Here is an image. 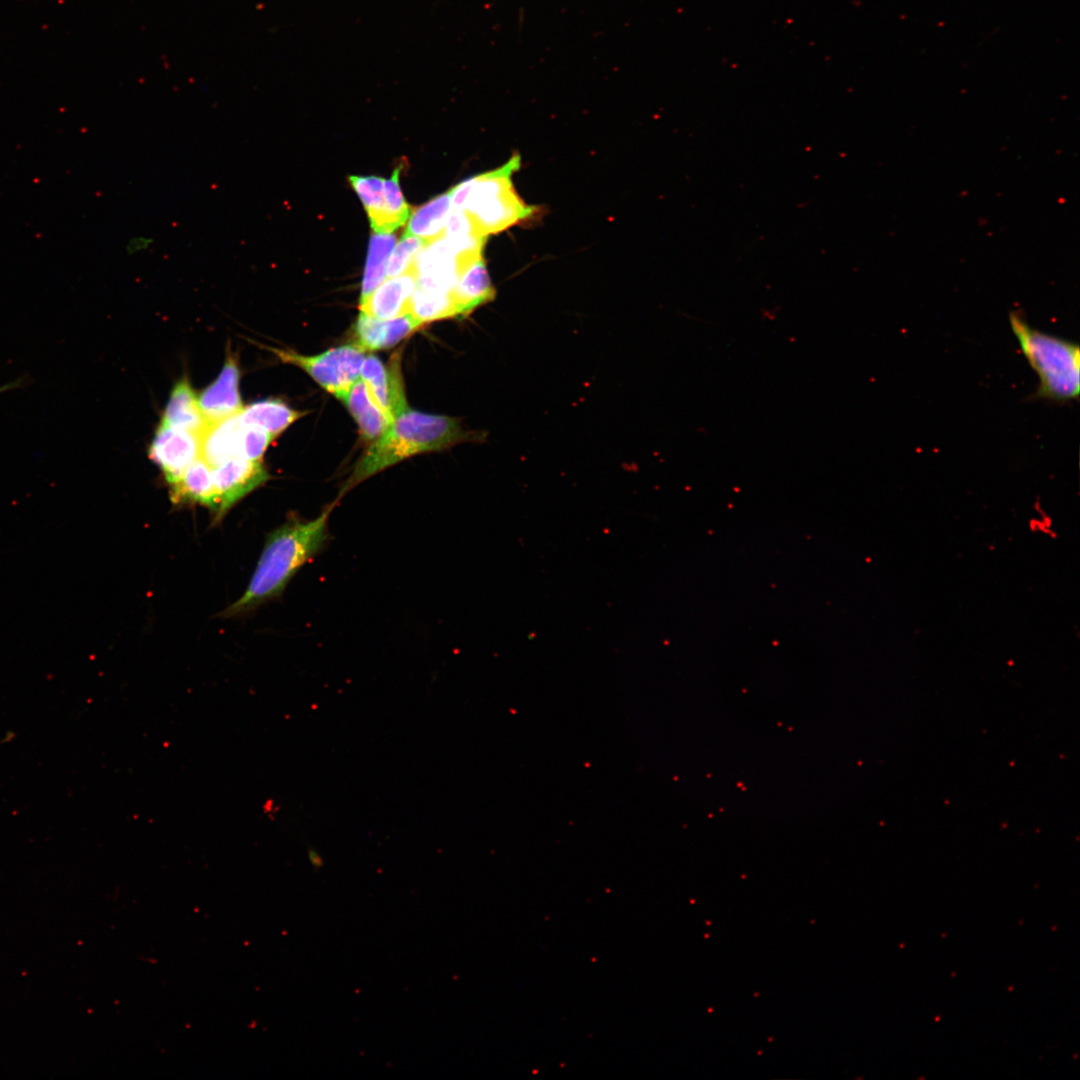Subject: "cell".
<instances>
[{"label":"cell","instance_id":"obj_1","mask_svg":"<svg viewBox=\"0 0 1080 1080\" xmlns=\"http://www.w3.org/2000/svg\"><path fill=\"white\" fill-rule=\"evenodd\" d=\"M335 505L330 504L314 519L294 517L270 532L246 590L223 612L224 617L246 613L283 593L302 566L327 546Z\"/></svg>","mask_w":1080,"mask_h":1080},{"label":"cell","instance_id":"obj_2","mask_svg":"<svg viewBox=\"0 0 1080 1080\" xmlns=\"http://www.w3.org/2000/svg\"><path fill=\"white\" fill-rule=\"evenodd\" d=\"M472 438L473 434L464 431L455 418L408 407L364 453L342 486L338 499L367 478L408 457L440 451Z\"/></svg>","mask_w":1080,"mask_h":1080},{"label":"cell","instance_id":"obj_3","mask_svg":"<svg viewBox=\"0 0 1080 1080\" xmlns=\"http://www.w3.org/2000/svg\"><path fill=\"white\" fill-rule=\"evenodd\" d=\"M1008 317L1021 352L1039 379L1031 399L1060 404L1078 401L1079 345L1032 327L1022 311H1011Z\"/></svg>","mask_w":1080,"mask_h":1080},{"label":"cell","instance_id":"obj_4","mask_svg":"<svg viewBox=\"0 0 1080 1080\" xmlns=\"http://www.w3.org/2000/svg\"><path fill=\"white\" fill-rule=\"evenodd\" d=\"M518 154L503 166L474 177L463 210L470 216L477 232L487 237L500 232L533 213L516 194L511 175L518 169Z\"/></svg>","mask_w":1080,"mask_h":1080},{"label":"cell","instance_id":"obj_5","mask_svg":"<svg viewBox=\"0 0 1080 1080\" xmlns=\"http://www.w3.org/2000/svg\"><path fill=\"white\" fill-rule=\"evenodd\" d=\"M283 363L304 370L315 382L335 397L346 391L360 376L366 357L365 350L356 344L331 348L320 354L305 356L290 349L269 348Z\"/></svg>","mask_w":1080,"mask_h":1080},{"label":"cell","instance_id":"obj_6","mask_svg":"<svg viewBox=\"0 0 1080 1080\" xmlns=\"http://www.w3.org/2000/svg\"><path fill=\"white\" fill-rule=\"evenodd\" d=\"M410 269L417 288L437 294H450L460 276L456 253L443 235L417 253Z\"/></svg>","mask_w":1080,"mask_h":1080},{"label":"cell","instance_id":"obj_7","mask_svg":"<svg viewBox=\"0 0 1080 1080\" xmlns=\"http://www.w3.org/2000/svg\"><path fill=\"white\" fill-rule=\"evenodd\" d=\"M269 474L261 461L232 458L212 468V480L219 498L220 520L229 509L251 491L261 486Z\"/></svg>","mask_w":1080,"mask_h":1080},{"label":"cell","instance_id":"obj_8","mask_svg":"<svg viewBox=\"0 0 1080 1080\" xmlns=\"http://www.w3.org/2000/svg\"><path fill=\"white\" fill-rule=\"evenodd\" d=\"M360 379L365 382L373 398L391 421L408 408L398 353L394 354L387 365L375 355L366 356Z\"/></svg>","mask_w":1080,"mask_h":1080},{"label":"cell","instance_id":"obj_9","mask_svg":"<svg viewBox=\"0 0 1080 1080\" xmlns=\"http://www.w3.org/2000/svg\"><path fill=\"white\" fill-rule=\"evenodd\" d=\"M167 482L175 481L199 457L198 435L160 423L149 449Z\"/></svg>","mask_w":1080,"mask_h":1080},{"label":"cell","instance_id":"obj_10","mask_svg":"<svg viewBox=\"0 0 1080 1080\" xmlns=\"http://www.w3.org/2000/svg\"><path fill=\"white\" fill-rule=\"evenodd\" d=\"M239 379L237 360L229 354L218 378L198 397V404L206 423L221 421L242 411Z\"/></svg>","mask_w":1080,"mask_h":1080},{"label":"cell","instance_id":"obj_11","mask_svg":"<svg viewBox=\"0 0 1080 1080\" xmlns=\"http://www.w3.org/2000/svg\"><path fill=\"white\" fill-rule=\"evenodd\" d=\"M244 429L239 414L206 423L198 435L199 457L211 468L232 458H242Z\"/></svg>","mask_w":1080,"mask_h":1080},{"label":"cell","instance_id":"obj_12","mask_svg":"<svg viewBox=\"0 0 1080 1080\" xmlns=\"http://www.w3.org/2000/svg\"><path fill=\"white\" fill-rule=\"evenodd\" d=\"M422 323L410 312L390 319L359 313L355 324L357 344L365 351L390 348L415 332Z\"/></svg>","mask_w":1080,"mask_h":1080},{"label":"cell","instance_id":"obj_13","mask_svg":"<svg viewBox=\"0 0 1080 1080\" xmlns=\"http://www.w3.org/2000/svg\"><path fill=\"white\" fill-rule=\"evenodd\" d=\"M416 286V275L412 269L390 277L360 302V311L377 319H390L408 313Z\"/></svg>","mask_w":1080,"mask_h":1080},{"label":"cell","instance_id":"obj_14","mask_svg":"<svg viewBox=\"0 0 1080 1080\" xmlns=\"http://www.w3.org/2000/svg\"><path fill=\"white\" fill-rule=\"evenodd\" d=\"M169 486L173 503H197L209 508L217 517L219 498L212 480V468L200 457Z\"/></svg>","mask_w":1080,"mask_h":1080},{"label":"cell","instance_id":"obj_15","mask_svg":"<svg viewBox=\"0 0 1080 1080\" xmlns=\"http://www.w3.org/2000/svg\"><path fill=\"white\" fill-rule=\"evenodd\" d=\"M336 397L349 410L365 440L378 439L392 423L360 378Z\"/></svg>","mask_w":1080,"mask_h":1080},{"label":"cell","instance_id":"obj_16","mask_svg":"<svg viewBox=\"0 0 1080 1080\" xmlns=\"http://www.w3.org/2000/svg\"><path fill=\"white\" fill-rule=\"evenodd\" d=\"M450 294L457 317H466L477 307L494 299L495 289L482 257L461 273Z\"/></svg>","mask_w":1080,"mask_h":1080},{"label":"cell","instance_id":"obj_17","mask_svg":"<svg viewBox=\"0 0 1080 1080\" xmlns=\"http://www.w3.org/2000/svg\"><path fill=\"white\" fill-rule=\"evenodd\" d=\"M162 422L167 425L199 435L206 421L198 404V397L187 378H182L171 391Z\"/></svg>","mask_w":1080,"mask_h":1080},{"label":"cell","instance_id":"obj_18","mask_svg":"<svg viewBox=\"0 0 1080 1080\" xmlns=\"http://www.w3.org/2000/svg\"><path fill=\"white\" fill-rule=\"evenodd\" d=\"M305 412L292 409L279 399H266L243 407L239 419L243 425L262 428L276 437Z\"/></svg>","mask_w":1080,"mask_h":1080},{"label":"cell","instance_id":"obj_19","mask_svg":"<svg viewBox=\"0 0 1080 1080\" xmlns=\"http://www.w3.org/2000/svg\"><path fill=\"white\" fill-rule=\"evenodd\" d=\"M452 209L449 190L414 210L404 233L432 241L443 235Z\"/></svg>","mask_w":1080,"mask_h":1080},{"label":"cell","instance_id":"obj_20","mask_svg":"<svg viewBox=\"0 0 1080 1080\" xmlns=\"http://www.w3.org/2000/svg\"><path fill=\"white\" fill-rule=\"evenodd\" d=\"M394 244L395 236L391 233H372L361 285L360 302L365 300L385 279L388 259Z\"/></svg>","mask_w":1080,"mask_h":1080},{"label":"cell","instance_id":"obj_21","mask_svg":"<svg viewBox=\"0 0 1080 1080\" xmlns=\"http://www.w3.org/2000/svg\"><path fill=\"white\" fill-rule=\"evenodd\" d=\"M401 166L397 167L389 179L384 181V210L376 231L391 233L405 224L411 215V208L402 194L399 177Z\"/></svg>","mask_w":1080,"mask_h":1080},{"label":"cell","instance_id":"obj_22","mask_svg":"<svg viewBox=\"0 0 1080 1080\" xmlns=\"http://www.w3.org/2000/svg\"><path fill=\"white\" fill-rule=\"evenodd\" d=\"M409 312L422 324L457 317L451 294L431 293L417 287L410 300Z\"/></svg>","mask_w":1080,"mask_h":1080},{"label":"cell","instance_id":"obj_23","mask_svg":"<svg viewBox=\"0 0 1080 1080\" xmlns=\"http://www.w3.org/2000/svg\"><path fill=\"white\" fill-rule=\"evenodd\" d=\"M348 180L364 205L372 229L376 231L384 210L385 179L377 176L352 175Z\"/></svg>","mask_w":1080,"mask_h":1080},{"label":"cell","instance_id":"obj_24","mask_svg":"<svg viewBox=\"0 0 1080 1080\" xmlns=\"http://www.w3.org/2000/svg\"><path fill=\"white\" fill-rule=\"evenodd\" d=\"M428 242L430 241L424 238L404 233L388 259L387 277H395L407 272L417 253Z\"/></svg>","mask_w":1080,"mask_h":1080},{"label":"cell","instance_id":"obj_25","mask_svg":"<svg viewBox=\"0 0 1080 1080\" xmlns=\"http://www.w3.org/2000/svg\"><path fill=\"white\" fill-rule=\"evenodd\" d=\"M244 426L242 458L261 461L264 452L275 437L262 428Z\"/></svg>","mask_w":1080,"mask_h":1080},{"label":"cell","instance_id":"obj_26","mask_svg":"<svg viewBox=\"0 0 1080 1080\" xmlns=\"http://www.w3.org/2000/svg\"><path fill=\"white\" fill-rule=\"evenodd\" d=\"M153 243V239L146 236H135L128 241L126 251L129 255L139 253L148 249Z\"/></svg>","mask_w":1080,"mask_h":1080},{"label":"cell","instance_id":"obj_27","mask_svg":"<svg viewBox=\"0 0 1080 1080\" xmlns=\"http://www.w3.org/2000/svg\"><path fill=\"white\" fill-rule=\"evenodd\" d=\"M9 386L0 387V392L6 390Z\"/></svg>","mask_w":1080,"mask_h":1080}]
</instances>
